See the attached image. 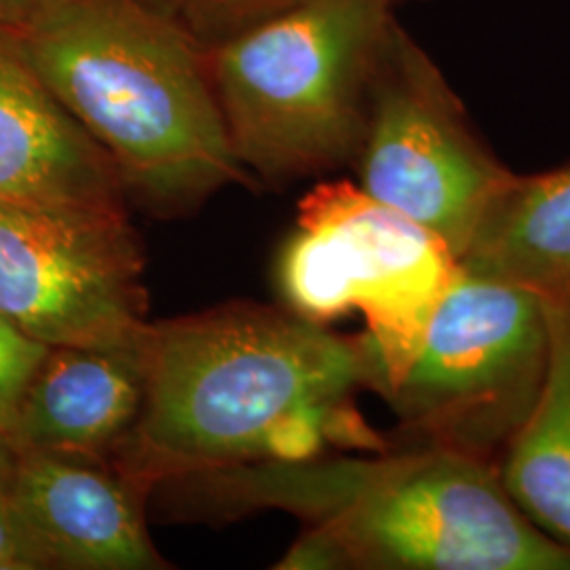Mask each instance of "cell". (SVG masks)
Wrapping results in <instances>:
<instances>
[{
    "instance_id": "obj_1",
    "label": "cell",
    "mask_w": 570,
    "mask_h": 570,
    "mask_svg": "<svg viewBox=\"0 0 570 570\" xmlns=\"http://www.w3.org/2000/svg\"><path fill=\"white\" fill-rule=\"evenodd\" d=\"M0 30L108 153L125 190L183 207L244 178L207 60L157 2L58 0Z\"/></svg>"
},
{
    "instance_id": "obj_2",
    "label": "cell",
    "mask_w": 570,
    "mask_h": 570,
    "mask_svg": "<svg viewBox=\"0 0 570 570\" xmlns=\"http://www.w3.org/2000/svg\"><path fill=\"white\" fill-rule=\"evenodd\" d=\"M138 444L171 468L263 454L296 407L343 402L372 379L366 346L305 317L230 306L148 327Z\"/></svg>"
},
{
    "instance_id": "obj_3",
    "label": "cell",
    "mask_w": 570,
    "mask_h": 570,
    "mask_svg": "<svg viewBox=\"0 0 570 570\" xmlns=\"http://www.w3.org/2000/svg\"><path fill=\"white\" fill-rule=\"evenodd\" d=\"M298 499L322 520L294 567L570 570V548L537 529L482 456L435 446L381 463L306 471Z\"/></svg>"
},
{
    "instance_id": "obj_4",
    "label": "cell",
    "mask_w": 570,
    "mask_h": 570,
    "mask_svg": "<svg viewBox=\"0 0 570 570\" xmlns=\"http://www.w3.org/2000/svg\"><path fill=\"white\" fill-rule=\"evenodd\" d=\"M393 0H294L207 60L239 164L305 176L360 150Z\"/></svg>"
},
{
    "instance_id": "obj_5",
    "label": "cell",
    "mask_w": 570,
    "mask_h": 570,
    "mask_svg": "<svg viewBox=\"0 0 570 570\" xmlns=\"http://www.w3.org/2000/svg\"><path fill=\"white\" fill-rule=\"evenodd\" d=\"M548 348L539 294L459 266L406 370L385 395L438 446L484 459L529 416Z\"/></svg>"
},
{
    "instance_id": "obj_6",
    "label": "cell",
    "mask_w": 570,
    "mask_h": 570,
    "mask_svg": "<svg viewBox=\"0 0 570 570\" xmlns=\"http://www.w3.org/2000/svg\"><path fill=\"white\" fill-rule=\"evenodd\" d=\"M0 313L49 346L142 345L144 254L127 212L0 204Z\"/></svg>"
},
{
    "instance_id": "obj_7",
    "label": "cell",
    "mask_w": 570,
    "mask_h": 570,
    "mask_svg": "<svg viewBox=\"0 0 570 570\" xmlns=\"http://www.w3.org/2000/svg\"><path fill=\"white\" fill-rule=\"evenodd\" d=\"M357 153L360 188L429 228L456 261L511 178L473 138L452 91L395 23L376 61Z\"/></svg>"
},
{
    "instance_id": "obj_8",
    "label": "cell",
    "mask_w": 570,
    "mask_h": 570,
    "mask_svg": "<svg viewBox=\"0 0 570 570\" xmlns=\"http://www.w3.org/2000/svg\"><path fill=\"white\" fill-rule=\"evenodd\" d=\"M298 225L326 230L338 247L353 308L367 322L372 379L383 393L406 370L459 261L449 245L351 183L315 186L298 205Z\"/></svg>"
},
{
    "instance_id": "obj_9",
    "label": "cell",
    "mask_w": 570,
    "mask_h": 570,
    "mask_svg": "<svg viewBox=\"0 0 570 570\" xmlns=\"http://www.w3.org/2000/svg\"><path fill=\"white\" fill-rule=\"evenodd\" d=\"M0 204L125 209L108 153L23 61L0 30Z\"/></svg>"
},
{
    "instance_id": "obj_10",
    "label": "cell",
    "mask_w": 570,
    "mask_h": 570,
    "mask_svg": "<svg viewBox=\"0 0 570 570\" xmlns=\"http://www.w3.org/2000/svg\"><path fill=\"white\" fill-rule=\"evenodd\" d=\"M85 456L21 452L9 497L49 567L150 569L157 556L119 478Z\"/></svg>"
},
{
    "instance_id": "obj_11",
    "label": "cell",
    "mask_w": 570,
    "mask_h": 570,
    "mask_svg": "<svg viewBox=\"0 0 570 570\" xmlns=\"http://www.w3.org/2000/svg\"><path fill=\"white\" fill-rule=\"evenodd\" d=\"M144 343L51 346L23 395L11 440L18 452L91 456L134 428L144 404Z\"/></svg>"
},
{
    "instance_id": "obj_12",
    "label": "cell",
    "mask_w": 570,
    "mask_h": 570,
    "mask_svg": "<svg viewBox=\"0 0 570 570\" xmlns=\"http://www.w3.org/2000/svg\"><path fill=\"white\" fill-rule=\"evenodd\" d=\"M471 275L570 296V165L515 176L494 195L459 256Z\"/></svg>"
},
{
    "instance_id": "obj_13",
    "label": "cell",
    "mask_w": 570,
    "mask_h": 570,
    "mask_svg": "<svg viewBox=\"0 0 570 570\" xmlns=\"http://www.w3.org/2000/svg\"><path fill=\"white\" fill-rule=\"evenodd\" d=\"M541 298L548 366L534 406L508 442L501 482L537 529L570 546V296Z\"/></svg>"
},
{
    "instance_id": "obj_14",
    "label": "cell",
    "mask_w": 570,
    "mask_h": 570,
    "mask_svg": "<svg viewBox=\"0 0 570 570\" xmlns=\"http://www.w3.org/2000/svg\"><path fill=\"white\" fill-rule=\"evenodd\" d=\"M285 296L305 320L324 324L353 308L338 247L326 230L298 225L282 263Z\"/></svg>"
},
{
    "instance_id": "obj_15",
    "label": "cell",
    "mask_w": 570,
    "mask_h": 570,
    "mask_svg": "<svg viewBox=\"0 0 570 570\" xmlns=\"http://www.w3.org/2000/svg\"><path fill=\"white\" fill-rule=\"evenodd\" d=\"M49 348L51 346L32 338L0 313V429L7 431L9 438L16 428L23 395Z\"/></svg>"
},
{
    "instance_id": "obj_16",
    "label": "cell",
    "mask_w": 570,
    "mask_h": 570,
    "mask_svg": "<svg viewBox=\"0 0 570 570\" xmlns=\"http://www.w3.org/2000/svg\"><path fill=\"white\" fill-rule=\"evenodd\" d=\"M289 2L294 0H164L157 4H161L169 13L180 9L193 26L199 23L216 28H237L249 21L261 20Z\"/></svg>"
},
{
    "instance_id": "obj_17",
    "label": "cell",
    "mask_w": 570,
    "mask_h": 570,
    "mask_svg": "<svg viewBox=\"0 0 570 570\" xmlns=\"http://www.w3.org/2000/svg\"><path fill=\"white\" fill-rule=\"evenodd\" d=\"M51 569L32 532L23 524L9 490H0V570Z\"/></svg>"
},
{
    "instance_id": "obj_18",
    "label": "cell",
    "mask_w": 570,
    "mask_h": 570,
    "mask_svg": "<svg viewBox=\"0 0 570 570\" xmlns=\"http://www.w3.org/2000/svg\"><path fill=\"white\" fill-rule=\"evenodd\" d=\"M58 0H0V28L13 30L41 16Z\"/></svg>"
},
{
    "instance_id": "obj_19",
    "label": "cell",
    "mask_w": 570,
    "mask_h": 570,
    "mask_svg": "<svg viewBox=\"0 0 570 570\" xmlns=\"http://www.w3.org/2000/svg\"><path fill=\"white\" fill-rule=\"evenodd\" d=\"M18 461H20V452L13 446L9 433L0 429V490H9L11 487Z\"/></svg>"
}]
</instances>
